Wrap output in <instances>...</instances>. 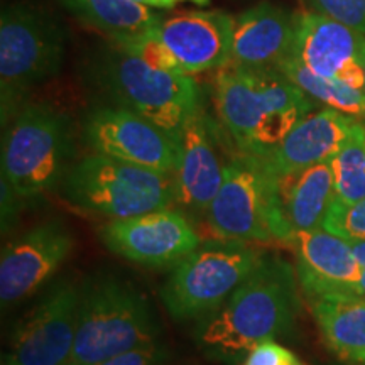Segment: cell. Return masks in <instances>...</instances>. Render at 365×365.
Returning <instances> with one entry per match:
<instances>
[{"label":"cell","instance_id":"31","mask_svg":"<svg viewBox=\"0 0 365 365\" xmlns=\"http://www.w3.org/2000/svg\"><path fill=\"white\" fill-rule=\"evenodd\" d=\"M134 2L149 9H173L176 7L178 4H185V2L195 4V6H208L212 0H134Z\"/></svg>","mask_w":365,"mask_h":365},{"label":"cell","instance_id":"5","mask_svg":"<svg viewBox=\"0 0 365 365\" xmlns=\"http://www.w3.org/2000/svg\"><path fill=\"white\" fill-rule=\"evenodd\" d=\"M61 188L73 207L112 220L145 215L176 203L175 175L97 153L73 164Z\"/></svg>","mask_w":365,"mask_h":365},{"label":"cell","instance_id":"13","mask_svg":"<svg viewBox=\"0 0 365 365\" xmlns=\"http://www.w3.org/2000/svg\"><path fill=\"white\" fill-rule=\"evenodd\" d=\"M291 59L314 75L365 91V34L325 14L296 16Z\"/></svg>","mask_w":365,"mask_h":365},{"label":"cell","instance_id":"34","mask_svg":"<svg viewBox=\"0 0 365 365\" xmlns=\"http://www.w3.org/2000/svg\"><path fill=\"white\" fill-rule=\"evenodd\" d=\"M362 120H364V125H365V115H364V118H362Z\"/></svg>","mask_w":365,"mask_h":365},{"label":"cell","instance_id":"2","mask_svg":"<svg viewBox=\"0 0 365 365\" xmlns=\"http://www.w3.org/2000/svg\"><path fill=\"white\" fill-rule=\"evenodd\" d=\"M215 107L237 149L262 159L309 115L313 100L279 70L228 63L217 75Z\"/></svg>","mask_w":365,"mask_h":365},{"label":"cell","instance_id":"3","mask_svg":"<svg viewBox=\"0 0 365 365\" xmlns=\"http://www.w3.org/2000/svg\"><path fill=\"white\" fill-rule=\"evenodd\" d=\"M63 27L33 4H12L0 17V112L11 122L29 91L56 76L65 59Z\"/></svg>","mask_w":365,"mask_h":365},{"label":"cell","instance_id":"15","mask_svg":"<svg viewBox=\"0 0 365 365\" xmlns=\"http://www.w3.org/2000/svg\"><path fill=\"white\" fill-rule=\"evenodd\" d=\"M159 38L185 75L222 70L230 63L234 17L222 11H186L158 27Z\"/></svg>","mask_w":365,"mask_h":365},{"label":"cell","instance_id":"28","mask_svg":"<svg viewBox=\"0 0 365 365\" xmlns=\"http://www.w3.org/2000/svg\"><path fill=\"white\" fill-rule=\"evenodd\" d=\"M244 365H308L289 349L282 346L274 340L262 341L255 345L245 355Z\"/></svg>","mask_w":365,"mask_h":365},{"label":"cell","instance_id":"26","mask_svg":"<svg viewBox=\"0 0 365 365\" xmlns=\"http://www.w3.org/2000/svg\"><path fill=\"white\" fill-rule=\"evenodd\" d=\"M322 228L346 240H365V198L352 205L333 200Z\"/></svg>","mask_w":365,"mask_h":365},{"label":"cell","instance_id":"29","mask_svg":"<svg viewBox=\"0 0 365 365\" xmlns=\"http://www.w3.org/2000/svg\"><path fill=\"white\" fill-rule=\"evenodd\" d=\"M164 357V350L156 341L149 345H143L139 349L117 355V357L105 360L100 365H159Z\"/></svg>","mask_w":365,"mask_h":365},{"label":"cell","instance_id":"24","mask_svg":"<svg viewBox=\"0 0 365 365\" xmlns=\"http://www.w3.org/2000/svg\"><path fill=\"white\" fill-rule=\"evenodd\" d=\"M335 176V200L352 205L365 198V125L357 120L349 139L330 161Z\"/></svg>","mask_w":365,"mask_h":365},{"label":"cell","instance_id":"30","mask_svg":"<svg viewBox=\"0 0 365 365\" xmlns=\"http://www.w3.org/2000/svg\"><path fill=\"white\" fill-rule=\"evenodd\" d=\"M2 228L4 232L12 225V222L16 220L17 212H19V200L22 196L14 190V186L7 181V178L2 176Z\"/></svg>","mask_w":365,"mask_h":365},{"label":"cell","instance_id":"11","mask_svg":"<svg viewBox=\"0 0 365 365\" xmlns=\"http://www.w3.org/2000/svg\"><path fill=\"white\" fill-rule=\"evenodd\" d=\"M100 239L110 252L149 267L176 266L202 245L191 223L171 208L110 220L100 227Z\"/></svg>","mask_w":365,"mask_h":365},{"label":"cell","instance_id":"4","mask_svg":"<svg viewBox=\"0 0 365 365\" xmlns=\"http://www.w3.org/2000/svg\"><path fill=\"white\" fill-rule=\"evenodd\" d=\"M158 323L144 294L115 277H100L81 291L70 365L105 360L156 341Z\"/></svg>","mask_w":365,"mask_h":365},{"label":"cell","instance_id":"9","mask_svg":"<svg viewBox=\"0 0 365 365\" xmlns=\"http://www.w3.org/2000/svg\"><path fill=\"white\" fill-rule=\"evenodd\" d=\"M276 176L259 158L240 153L225 164L220 190L207 210L212 234L223 242L272 239L271 218Z\"/></svg>","mask_w":365,"mask_h":365},{"label":"cell","instance_id":"7","mask_svg":"<svg viewBox=\"0 0 365 365\" xmlns=\"http://www.w3.org/2000/svg\"><path fill=\"white\" fill-rule=\"evenodd\" d=\"M100 81L117 107L148 118L176 139L202 108V91L190 75L158 70L115 44L102 59Z\"/></svg>","mask_w":365,"mask_h":365},{"label":"cell","instance_id":"17","mask_svg":"<svg viewBox=\"0 0 365 365\" xmlns=\"http://www.w3.org/2000/svg\"><path fill=\"white\" fill-rule=\"evenodd\" d=\"M333 200L335 176L330 163L276 178L271 218L272 239L291 244L299 232L322 228Z\"/></svg>","mask_w":365,"mask_h":365},{"label":"cell","instance_id":"16","mask_svg":"<svg viewBox=\"0 0 365 365\" xmlns=\"http://www.w3.org/2000/svg\"><path fill=\"white\" fill-rule=\"evenodd\" d=\"M291 245L299 284L309 299L360 296V267L350 240L318 228L296 234Z\"/></svg>","mask_w":365,"mask_h":365},{"label":"cell","instance_id":"10","mask_svg":"<svg viewBox=\"0 0 365 365\" xmlns=\"http://www.w3.org/2000/svg\"><path fill=\"white\" fill-rule=\"evenodd\" d=\"M83 135L93 153L176 175L180 139L124 107L93 108L85 118Z\"/></svg>","mask_w":365,"mask_h":365},{"label":"cell","instance_id":"12","mask_svg":"<svg viewBox=\"0 0 365 365\" xmlns=\"http://www.w3.org/2000/svg\"><path fill=\"white\" fill-rule=\"evenodd\" d=\"M81 291L63 282L21 319L12 336V357L19 365H68L78 328Z\"/></svg>","mask_w":365,"mask_h":365},{"label":"cell","instance_id":"23","mask_svg":"<svg viewBox=\"0 0 365 365\" xmlns=\"http://www.w3.org/2000/svg\"><path fill=\"white\" fill-rule=\"evenodd\" d=\"M279 71L296 86H299L308 97L325 103L328 108H335L345 115L354 118H364L365 115V91L355 90L352 86L341 83L339 80L323 78L314 75L308 68L301 66L294 59H286Z\"/></svg>","mask_w":365,"mask_h":365},{"label":"cell","instance_id":"14","mask_svg":"<svg viewBox=\"0 0 365 365\" xmlns=\"http://www.w3.org/2000/svg\"><path fill=\"white\" fill-rule=\"evenodd\" d=\"M71 249L73 237L58 220L41 223L6 245L0 259L2 307L38 291L66 261Z\"/></svg>","mask_w":365,"mask_h":365},{"label":"cell","instance_id":"19","mask_svg":"<svg viewBox=\"0 0 365 365\" xmlns=\"http://www.w3.org/2000/svg\"><path fill=\"white\" fill-rule=\"evenodd\" d=\"M359 118L335 108L309 113L266 158H259L272 176H289L322 163H330L349 139Z\"/></svg>","mask_w":365,"mask_h":365},{"label":"cell","instance_id":"33","mask_svg":"<svg viewBox=\"0 0 365 365\" xmlns=\"http://www.w3.org/2000/svg\"><path fill=\"white\" fill-rule=\"evenodd\" d=\"M2 365H19V364H17L16 359H14L12 355L9 354V355H6V357L2 359Z\"/></svg>","mask_w":365,"mask_h":365},{"label":"cell","instance_id":"6","mask_svg":"<svg viewBox=\"0 0 365 365\" xmlns=\"http://www.w3.org/2000/svg\"><path fill=\"white\" fill-rule=\"evenodd\" d=\"M71 153L70 117L49 105H26L4 132L2 176L22 198H38L65 180Z\"/></svg>","mask_w":365,"mask_h":365},{"label":"cell","instance_id":"32","mask_svg":"<svg viewBox=\"0 0 365 365\" xmlns=\"http://www.w3.org/2000/svg\"><path fill=\"white\" fill-rule=\"evenodd\" d=\"M352 244L354 254L357 257L359 267H360V286L359 294L360 298H365V240H350Z\"/></svg>","mask_w":365,"mask_h":365},{"label":"cell","instance_id":"22","mask_svg":"<svg viewBox=\"0 0 365 365\" xmlns=\"http://www.w3.org/2000/svg\"><path fill=\"white\" fill-rule=\"evenodd\" d=\"M76 19L108 34L112 39L154 29L163 22L153 9L134 0H61Z\"/></svg>","mask_w":365,"mask_h":365},{"label":"cell","instance_id":"27","mask_svg":"<svg viewBox=\"0 0 365 365\" xmlns=\"http://www.w3.org/2000/svg\"><path fill=\"white\" fill-rule=\"evenodd\" d=\"M319 14L365 34V0H313Z\"/></svg>","mask_w":365,"mask_h":365},{"label":"cell","instance_id":"20","mask_svg":"<svg viewBox=\"0 0 365 365\" xmlns=\"http://www.w3.org/2000/svg\"><path fill=\"white\" fill-rule=\"evenodd\" d=\"M296 16L261 2L234 19L230 65L247 70H279L291 58Z\"/></svg>","mask_w":365,"mask_h":365},{"label":"cell","instance_id":"35","mask_svg":"<svg viewBox=\"0 0 365 365\" xmlns=\"http://www.w3.org/2000/svg\"><path fill=\"white\" fill-rule=\"evenodd\" d=\"M68 365H70V364H68Z\"/></svg>","mask_w":365,"mask_h":365},{"label":"cell","instance_id":"25","mask_svg":"<svg viewBox=\"0 0 365 365\" xmlns=\"http://www.w3.org/2000/svg\"><path fill=\"white\" fill-rule=\"evenodd\" d=\"M158 27L144 31V33L125 36V38L112 41L117 48L124 49L125 53L132 54V56L143 59L144 63H148V65L153 68H158V70L164 71L182 73L178 59L173 56V53L168 49V46L163 43L161 38H159Z\"/></svg>","mask_w":365,"mask_h":365},{"label":"cell","instance_id":"8","mask_svg":"<svg viewBox=\"0 0 365 365\" xmlns=\"http://www.w3.org/2000/svg\"><path fill=\"white\" fill-rule=\"evenodd\" d=\"M262 255L239 242L200 245L176 264L161 287L166 312L178 322L207 318L252 274Z\"/></svg>","mask_w":365,"mask_h":365},{"label":"cell","instance_id":"1","mask_svg":"<svg viewBox=\"0 0 365 365\" xmlns=\"http://www.w3.org/2000/svg\"><path fill=\"white\" fill-rule=\"evenodd\" d=\"M296 312L293 267L279 257H262L230 298L203 318L196 340L210 355L235 360L262 341L286 335Z\"/></svg>","mask_w":365,"mask_h":365},{"label":"cell","instance_id":"21","mask_svg":"<svg viewBox=\"0 0 365 365\" xmlns=\"http://www.w3.org/2000/svg\"><path fill=\"white\" fill-rule=\"evenodd\" d=\"M312 312L328 349L345 362L365 365V298H314Z\"/></svg>","mask_w":365,"mask_h":365},{"label":"cell","instance_id":"18","mask_svg":"<svg viewBox=\"0 0 365 365\" xmlns=\"http://www.w3.org/2000/svg\"><path fill=\"white\" fill-rule=\"evenodd\" d=\"M215 135L203 108L182 125L176 168V203L190 212H207L223 181Z\"/></svg>","mask_w":365,"mask_h":365}]
</instances>
